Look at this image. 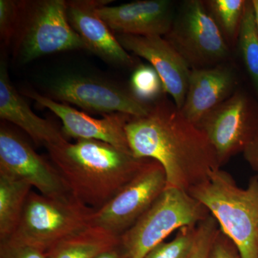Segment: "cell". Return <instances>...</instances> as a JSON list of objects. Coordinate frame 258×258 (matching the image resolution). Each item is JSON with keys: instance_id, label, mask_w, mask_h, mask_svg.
I'll return each instance as SVG.
<instances>
[{"instance_id": "6da1fadb", "label": "cell", "mask_w": 258, "mask_h": 258, "mask_svg": "<svg viewBox=\"0 0 258 258\" xmlns=\"http://www.w3.org/2000/svg\"><path fill=\"white\" fill-rule=\"evenodd\" d=\"M125 133L134 157L163 166L166 187L188 192L222 166L203 131L166 98L156 101L145 116L132 117Z\"/></svg>"}, {"instance_id": "7a4b0ae2", "label": "cell", "mask_w": 258, "mask_h": 258, "mask_svg": "<svg viewBox=\"0 0 258 258\" xmlns=\"http://www.w3.org/2000/svg\"><path fill=\"white\" fill-rule=\"evenodd\" d=\"M73 195L96 210L137 175L149 159H138L110 144L79 139L47 147Z\"/></svg>"}, {"instance_id": "3957f363", "label": "cell", "mask_w": 258, "mask_h": 258, "mask_svg": "<svg viewBox=\"0 0 258 258\" xmlns=\"http://www.w3.org/2000/svg\"><path fill=\"white\" fill-rule=\"evenodd\" d=\"M188 193L203 205L242 258H258V178L239 187L229 173L214 171Z\"/></svg>"}, {"instance_id": "277c9868", "label": "cell", "mask_w": 258, "mask_h": 258, "mask_svg": "<svg viewBox=\"0 0 258 258\" xmlns=\"http://www.w3.org/2000/svg\"><path fill=\"white\" fill-rule=\"evenodd\" d=\"M187 191L166 187L147 212L120 237L128 258H144L177 229L198 226L210 215Z\"/></svg>"}, {"instance_id": "5b68a950", "label": "cell", "mask_w": 258, "mask_h": 258, "mask_svg": "<svg viewBox=\"0 0 258 258\" xmlns=\"http://www.w3.org/2000/svg\"><path fill=\"white\" fill-rule=\"evenodd\" d=\"M94 211L72 194L47 197L31 191L10 237L47 252L60 241L90 227Z\"/></svg>"}, {"instance_id": "8992f818", "label": "cell", "mask_w": 258, "mask_h": 258, "mask_svg": "<svg viewBox=\"0 0 258 258\" xmlns=\"http://www.w3.org/2000/svg\"><path fill=\"white\" fill-rule=\"evenodd\" d=\"M15 54L23 63L63 51L86 49L69 23L67 1L22 2V15L15 37Z\"/></svg>"}, {"instance_id": "52a82bcc", "label": "cell", "mask_w": 258, "mask_h": 258, "mask_svg": "<svg viewBox=\"0 0 258 258\" xmlns=\"http://www.w3.org/2000/svg\"><path fill=\"white\" fill-rule=\"evenodd\" d=\"M165 39L192 69L222 64L230 54L225 36L200 0L183 3Z\"/></svg>"}, {"instance_id": "ba28073f", "label": "cell", "mask_w": 258, "mask_h": 258, "mask_svg": "<svg viewBox=\"0 0 258 258\" xmlns=\"http://www.w3.org/2000/svg\"><path fill=\"white\" fill-rule=\"evenodd\" d=\"M166 186L164 168L157 161L149 159L110 201L95 210L91 226L120 237L147 211Z\"/></svg>"}, {"instance_id": "9c48e42d", "label": "cell", "mask_w": 258, "mask_h": 258, "mask_svg": "<svg viewBox=\"0 0 258 258\" xmlns=\"http://www.w3.org/2000/svg\"><path fill=\"white\" fill-rule=\"evenodd\" d=\"M49 98L73 103L86 111L103 115L120 113L137 117L149 114L152 106L118 85L89 76L69 75L49 86Z\"/></svg>"}, {"instance_id": "30bf717a", "label": "cell", "mask_w": 258, "mask_h": 258, "mask_svg": "<svg viewBox=\"0 0 258 258\" xmlns=\"http://www.w3.org/2000/svg\"><path fill=\"white\" fill-rule=\"evenodd\" d=\"M197 125L208 137L222 165L243 152L258 134V108L247 95L237 91Z\"/></svg>"}, {"instance_id": "8fae6325", "label": "cell", "mask_w": 258, "mask_h": 258, "mask_svg": "<svg viewBox=\"0 0 258 258\" xmlns=\"http://www.w3.org/2000/svg\"><path fill=\"white\" fill-rule=\"evenodd\" d=\"M0 174L23 180L45 196L71 194L55 166L47 162L30 144L3 125L0 128Z\"/></svg>"}, {"instance_id": "7c38bea8", "label": "cell", "mask_w": 258, "mask_h": 258, "mask_svg": "<svg viewBox=\"0 0 258 258\" xmlns=\"http://www.w3.org/2000/svg\"><path fill=\"white\" fill-rule=\"evenodd\" d=\"M127 52L147 60L162 81L164 91L170 95L177 108L184 105L191 68L178 51L161 36L116 35Z\"/></svg>"}, {"instance_id": "4fadbf2b", "label": "cell", "mask_w": 258, "mask_h": 258, "mask_svg": "<svg viewBox=\"0 0 258 258\" xmlns=\"http://www.w3.org/2000/svg\"><path fill=\"white\" fill-rule=\"evenodd\" d=\"M24 94L59 117L62 120V132L66 135L78 140L101 141L123 152L133 154L125 133V125L132 118L130 115L114 113L103 115L104 117L101 119H96L69 105L58 103L35 91H25Z\"/></svg>"}, {"instance_id": "5bb4252c", "label": "cell", "mask_w": 258, "mask_h": 258, "mask_svg": "<svg viewBox=\"0 0 258 258\" xmlns=\"http://www.w3.org/2000/svg\"><path fill=\"white\" fill-rule=\"evenodd\" d=\"M111 31L120 35L161 36L169 32L174 16V4L169 0H140L96 10Z\"/></svg>"}, {"instance_id": "9a60e30c", "label": "cell", "mask_w": 258, "mask_h": 258, "mask_svg": "<svg viewBox=\"0 0 258 258\" xmlns=\"http://www.w3.org/2000/svg\"><path fill=\"white\" fill-rule=\"evenodd\" d=\"M108 0L67 1L69 23L81 37L86 49L103 60L122 66H132L135 61L121 46L113 32L97 13V9L108 5Z\"/></svg>"}, {"instance_id": "2e32d148", "label": "cell", "mask_w": 258, "mask_h": 258, "mask_svg": "<svg viewBox=\"0 0 258 258\" xmlns=\"http://www.w3.org/2000/svg\"><path fill=\"white\" fill-rule=\"evenodd\" d=\"M236 86L233 70L220 64L206 69H191L182 108L185 118L194 124L230 98Z\"/></svg>"}, {"instance_id": "e0dca14e", "label": "cell", "mask_w": 258, "mask_h": 258, "mask_svg": "<svg viewBox=\"0 0 258 258\" xmlns=\"http://www.w3.org/2000/svg\"><path fill=\"white\" fill-rule=\"evenodd\" d=\"M0 117L18 125L35 143L46 148L66 140L53 123L35 114L13 87L5 59L0 62Z\"/></svg>"}, {"instance_id": "ac0fdd59", "label": "cell", "mask_w": 258, "mask_h": 258, "mask_svg": "<svg viewBox=\"0 0 258 258\" xmlns=\"http://www.w3.org/2000/svg\"><path fill=\"white\" fill-rule=\"evenodd\" d=\"M120 237L90 226L60 241L47 251V258H97L119 244Z\"/></svg>"}, {"instance_id": "d6986e66", "label": "cell", "mask_w": 258, "mask_h": 258, "mask_svg": "<svg viewBox=\"0 0 258 258\" xmlns=\"http://www.w3.org/2000/svg\"><path fill=\"white\" fill-rule=\"evenodd\" d=\"M31 188L23 180L0 174V241L14 234Z\"/></svg>"}, {"instance_id": "ffe728a7", "label": "cell", "mask_w": 258, "mask_h": 258, "mask_svg": "<svg viewBox=\"0 0 258 258\" xmlns=\"http://www.w3.org/2000/svg\"><path fill=\"white\" fill-rule=\"evenodd\" d=\"M237 39L241 57L253 84L258 100V32L251 1H247L246 5Z\"/></svg>"}, {"instance_id": "44dd1931", "label": "cell", "mask_w": 258, "mask_h": 258, "mask_svg": "<svg viewBox=\"0 0 258 258\" xmlns=\"http://www.w3.org/2000/svg\"><path fill=\"white\" fill-rule=\"evenodd\" d=\"M225 39L238 37L247 1L245 0H209L205 2Z\"/></svg>"}, {"instance_id": "7402d4cb", "label": "cell", "mask_w": 258, "mask_h": 258, "mask_svg": "<svg viewBox=\"0 0 258 258\" xmlns=\"http://www.w3.org/2000/svg\"><path fill=\"white\" fill-rule=\"evenodd\" d=\"M197 235L198 226L183 227L172 240L158 244L144 258H190Z\"/></svg>"}, {"instance_id": "603a6c76", "label": "cell", "mask_w": 258, "mask_h": 258, "mask_svg": "<svg viewBox=\"0 0 258 258\" xmlns=\"http://www.w3.org/2000/svg\"><path fill=\"white\" fill-rule=\"evenodd\" d=\"M131 91L140 101L157 99L164 91L162 81L152 66L141 64L135 69L130 81Z\"/></svg>"}, {"instance_id": "cb8c5ba5", "label": "cell", "mask_w": 258, "mask_h": 258, "mask_svg": "<svg viewBox=\"0 0 258 258\" xmlns=\"http://www.w3.org/2000/svg\"><path fill=\"white\" fill-rule=\"evenodd\" d=\"M22 15V2L0 0V35L7 45L14 41Z\"/></svg>"}, {"instance_id": "d4e9b609", "label": "cell", "mask_w": 258, "mask_h": 258, "mask_svg": "<svg viewBox=\"0 0 258 258\" xmlns=\"http://www.w3.org/2000/svg\"><path fill=\"white\" fill-rule=\"evenodd\" d=\"M218 223L213 216L209 215L198 225V235L195 248L190 258H209L212 242L218 232Z\"/></svg>"}, {"instance_id": "484cf974", "label": "cell", "mask_w": 258, "mask_h": 258, "mask_svg": "<svg viewBox=\"0 0 258 258\" xmlns=\"http://www.w3.org/2000/svg\"><path fill=\"white\" fill-rule=\"evenodd\" d=\"M0 258H47L46 251L16 239L1 240Z\"/></svg>"}, {"instance_id": "4316f807", "label": "cell", "mask_w": 258, "mask_h": 258, "mask_svg": "<svg viewBox=\"0 0 258 258\" xmlns=\"http://www.w3.org/2000/svg\"><path fill=\"white\" fill-rule=\"evenodd\" d=\"M209 258H242L234 242L219 229L210 249Z\"/></svg>"}, {"instance_id": "83f0119b", "label": "cell", "mask_w": 258, "mask_h": 258, "mask_svg": "<svg viewBox=\"0 0 258 258\" xmlns=\"http://www.w3.org/2000/svg\"><path fill=\"white\" fill-rule=\"evenodd\" d=\"M244 159L248 163L258 178V134L243 151Z\"/></svg>"}, {"instance_id": "f1b7e54d", "label": "cell", "mask_w": 258, "mask_h": 258, "mask_svg": "<svg viewBox=\"0 0 258 258\" xmlns=\"http://www.w3.org/2000/svg\"><path fill=\"white\" fill-rule=\"evenodd\" d=\"M97 258H128L125 255L123 249L119 244L113 247V248L108 249L106 252H103Z\"/></svg>"}, {"instance_id": "f546056e", "label": "cell", "mask_w": 258, "mask_h": 258, "mask_svg": "<svg viewBox=\"0 0 258 258\" xmlns=\"http://www.w3.org/2000/svg\"><path fill=\"white\" fill-rule=\"evenodd\" d=\"M252 8H253L254 22L258 32V0H252Z\"/></svg>"}]
</instances>
